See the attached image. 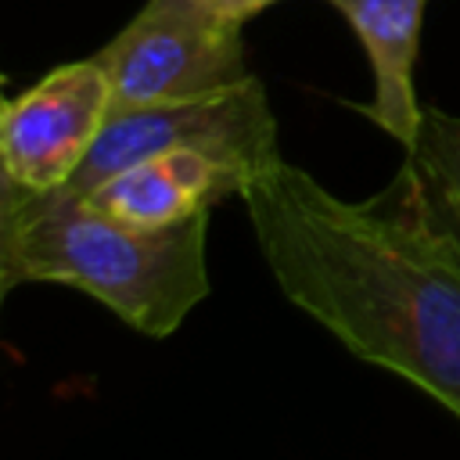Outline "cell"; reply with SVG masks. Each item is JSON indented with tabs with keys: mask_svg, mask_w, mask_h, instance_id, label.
I'll return each mask as SVG.
<instances>
[{
	"mask_svg": "<svg viewBox=\"0 0 460 460\" xmlns=\"http://www.w3.org/2000/svg\"><path fill=\"white\" fill-rule=\"evenodd\" d=\"M205 4H208V7H216L219 14L234 18V22H248L252 14H259V11L273 7L277 0H205Z\"/></svg>",
	"mask_w": 460,
	"mask_h": 460,
	"instance_id": "cell-9",
	"label": "cell"
},
{
	"mask_svg": "<svg viewBox=\"0 0 460 460\" xmlns=\"http://www.w3.org/2000/svg\"><path fill=\"white\" fill-rule=\"evenodd\" d=\"M208 212L140 230L86 201L0 190V291L22 284L75 288L140 334L169 338L208 295Z\"/></svg>",
	"mask_w": 460,
	"mask_h": 460,
	"instance_id": "cell-2",
	"label": "cell"
},
{
	"mask_svg": "<svg viewBox=\"0 0 460 460\" xmlns=\"http://www.w3.org/2000/svg\"><path fill=\"white\" fill-rule=\"evenodd\" d=\"M241 201L291 305L460 417V248L406 162L385 194L345 201L280 158Z\"/></svg>",
	"mask_w": 460,
	"mask_h": 460,
	"instance_id": "cell-1",
	"label": "cell"
},
{
	"mask_svg": "<svg viewBox=\"0 0 460 460\" xmlns=\"http://www.w3.org/2000/svg\"><path fill=\"white\" fill-rule=\"evenodd\" d=\"M111 83V111L208 97L252 79L241 22L205 0H147L93 54Z\"/></svg>",
	"mask_w": 460,
	"mask_h": 460,
	"instance_id": "cell-3",
	"label": "cell"
},
{
	"mask_svg": "<svg viewBox=\"0 0 460 460\" xmlns=\"http://www.w3.org/2000/svg\"><path fill=\"white\" fill-rule=\"evenodd\" d=\"M428 212L460 248V115L424 108L420 137L406 151Z\"/></svg>",
	"mask_w": 460,
	"mask_h": 460,
	"instance_id": "cell-8",
	"label": "cell"
},
{
	"mask_svg": "<svg viewBox=\"0 0 460 460\" xmlns=\"http://www.w3.org/2000/svg\"><path fill=\"white\" fill-rule=\"evenodd\" d=\"M169 147L208 151L212 158L237 165L252 180L284 158L277 147V119L270 111L266 90L259 75H252L241 86H230L208 97L111 111L79 172L61 190H50V194L83 198L119 169Z\"/></svg>",
	"mask_w": 460,
	"mask_h": 460,
	"instance_id": "cell-4",
	"label": "cell"
},
{
	"mask_svg": "<svg viewBox=\"0 0 460 460\" xmlns=\"http://www.w3.org/2000/svg\"><path fill=\"white\" fill-rule=\"evenodd\" d=\"M248 183V172L223 158H212L208 151L169 147L119 169L72 201H86L97 212L140 230H162L187 223L226 198H241Z\"/></svg>",
	"mask_w": 460,
	"mask_h": 460,
	"instance_id": "cell-6",
	"label": "cell"
},
{
	"mask_svg": "<svg viewBox=\"0 0 460 460\" xmlns=\"http://www.w3.org/2000/svg\"><path fill=\"white\" fill-rule=\"evenodd\" d=\"M356 32L370 79L374 97L363 108L370 122H377L402 151H410L420 137L424 108L413 86V65L420 47V22L428 0H327Z\"/></svg>",
	"mask_w": 460,
	"mask_h": 460,
	"instance_id": "cell-7",
	"label": "cell"
},
{
	"mask_svg": "<svg viewBox=\"0 0 460 460\" xmlns=\"http://www.w3.org/2000/svg\"><path fill=\"white\" fill-rule=\"evenodd\" d=\"M108 115L111 83L97 58L50 68L0 108L4 183L29 194L61 190L86 162Z\"/></svg>",
	"mask_w": 460,
	"mask_h": 460,
	"instance_id": "cell-5",
	"label": "cell"
}]
</instances>
